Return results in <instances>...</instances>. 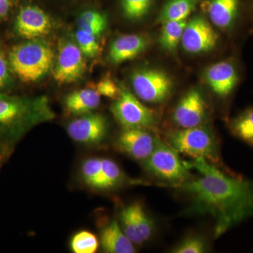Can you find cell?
Segmentation results:
<instances>
[{
    "mask_svg": "<svg viewBox=\"0 0 253 253\" xmlns=\"http://www.w3.org/2000/svg\"><path fill=\"white\" fill-rule=\"evenodd\" d=\"M199 178L175 186L189 196L187 212L214 221L215 239L253 217V180L224 172L203 158L191 164Z\"/></svg>",
    "mask_w": 253,
    "mask_h": 253,
    "instance_id": "6da1fadb",
    "label": "cell"
},
{
    "mask_svg": "<svg viewBox=\"0 0 253 253\" xmlns=\"http://www.w3.org/2000/svg\"><path fill=\"white\" fill-rule=\"evenodd\" d=\"M52 117L44 99L0 96V139L13 144L30 127Z\"/></svg>",
    "mask_w": 253,
    "mask_h": 253,
    "instance_id": "7a4b0ae2",
    "label": "cell"
},
{
    "mask_svg": "<svg viewBox=\"0 0 253 253\" xmlns=\"http://www.w3.org/2000/svg\"><path fill=\"white\" fill-rule=\"evenodd\" d=\"M167 144L179 154L208 162H219V146L214 133L207 126L184 128L170 131L166 136Z\"/></svg>",
    "mask_w": 253,
    "mask_h": 253,
    "instance_id": "3957f363",
    "label": "cell"
},
{
    "mask_svg": "<svg viewBox=\"0 0 253 253\" xmlns=\"http://www.w3.org/2000/svg\"><path fill=\"white\" fill-rule=\"evenodd\" d=\"M54 53L51 47L41 42L31 41L15 46L9 54L14 72L25 83L41 79L52 65Z\"/></svg>",
    "mask_w": 253,
    "mask_h": 253,
    "instance_id": "277c9868",
    "label": "cell"
},
{
    "mask_svg": "<svg viewBox=\"0 0 253 253\" xmlns=\"http://www.w3.org/2000/svg\"><path fill=\"white\" fill-rule=\"evenodd\" d=\"M179 153L167 143L158 139L152 154L144 161V166L151 175L175 187L193 179L191 164L181 159Z\"/></svg>",
    "mask_w": 253,
    "mask_h": 253,
    "instance_id": "5b68a950",
    "label": "cell"
},
{
    "mask_svg": "<svg viewBox=\"0 0 253 253\" xmlns=\"http://www.w3.org/2000/svg\"><path fill=\"white\" fill-rule=\"evenodd\" d=\"M121 89V95L111 107L118 122L124 129H148L154 127L157 121L154 111L144 106L126 87L123 86Z\"/></svg>",
    "mask_w": 253,
    "mask_h": 253,
    "instance_id": "8992f818",
    "label": "cell"
},
{
    "mask_svg": "<svg viewBox=\"0 0 253 253\" xmlns=\"http://www.w3.org/2000/svg\"><path fill=\"white\" fill-rule=\"evenodd\" d=\"M131 84L136 96L145 102L160 104L172 93L173 83L167 73L161 70H139L131 76Z\"/></svg>",
    "mask_w": 253,
    "mask_h": 253,
    "instance_id": "52a82bcc",
    "label": "cell"
},
{
    "mask_svg": "<svg viewBox=\"0 0 253 253\" xmlns=\"http://www.w3.org/2000/svg\"><path fill=\"white\" fill-rule=\"evenodd\" d=\"M119 221L123 231L134 245L149 241L156 229L154 219L139 202L123 208L120 211Z\"/></svg>",
    "mask_w": 253,
    "mask_h": 253,
    "instance_id": "ba28073f",
    "label": "cell"
},
{
    "mask_svg": "<svg viewBox=\"0 0 253 253\" xmlns=\"http://www.w3.org/2000/svg\"><path fill=\"white\" fill-rule=\"evenodd\" d=\"M218 40L219 36L212 26L204 18L198 16L187 21L181 42L186 52L198 54L214 49Z\"/></svg>",
    "mask_w": 253,
    "mask_h": 253,
    "instance_id": "9c48e42d",
    "label": "cell"
},
{
    "mask_svg": "<svg viewBox=\"0 0 253 253\" xmlns=\"http://www.w3.org/2000/svg\"><path fill=\"white\" fill-rule=\"evenodd\" d=\"M68 135L80 144L96 145L106 139L108 123L106 118L99 113H87L68 125Z\"/></svg>",
    "mask_w": 253,
    "mask_h": 253,
    "instance_id": "30bf717a",
    "label": "cell"
},
{
    "mask_svg": "<svg viewBox=\"0 0 253 253\" xmlns=\"http://www.w3.org/2000/svg\"><path fill=\"white\" fill-rule=\"evenodd\" d=\"M86 69V63L79 46L71 42L60 44L54 70L55 81L68 84L80 79Z\"/></svg>",
    "mask_w": 253,
    "mask_h": 253,
    "instance_id": "8fae6325",
    "label": "cell"
},
{
    "mask_svg": "<svg viewBox=\"0 0 253 253\" xmlns=\"http://www.w3.org/2000/svg\"><path fill=\"white\" fill-rule=\"evenodd\" d=\"M207 116V105L201 91L191 89L182 98L172 114V121L179 129L203 125Z\"/></svg>",
    "mask_w": 253,
    "mask_h": 253,
    "instance_id": "7c38bea8",
    "label": "cell"
},
{
    "mask_svg": "<svg viewBox=\"0 0 253 253\" xmlns=\"http://www.w3.org/2000/svg\"><path fill=\"white\" fill-rule=\"evenodd\" d=\"M158 138L147 129H124L118 136V149L129 157L144 162L152 154Z\"/></svg>",
    "mask_w": 253,
    "mask_h": 253,
    "instance_id": "4fadbf2b",
    "label": "cell"
},
{
    "mask_svg": "<svg viewBox=\"0 0 253 253\" xmlns=\"http://www.w3.org/2000/svg\"><path fill=\"white\" fill-rule=\"evenodd\" d=\"M206 78L213 92L225 99L237 87L239 71L234 61L226 60L211 65L206 71Z\"/></svg>",
    "mask_w": 253,
    "mask_h": 253,
    "instance_id": "5bb4252c",
    "label": "cell"
},
{
    "mask_svg": "<svg viewBox=\"0 0 253 253\" xmlns=\"http://www.w3.org/2000/svg\"><path fill=\"white\" fill-rule=\"evenodd\" d=\"M51 27L49 16L37 6H25L16 18V31L25 39L33 40L45 36L49 33Z\"/></svg>",
    "mask_w": 253,
    "mask_h": 253,
    "instance_id": "9a60e30c",
    "label": "cell"
},
{
    "mask_svg": "<svg viewBox=\"0 0 253 253\" xmlns=\"http://www.w3.org/2000/svg\"><path fill=\"white\" fill-rule=\"evenodd\" d=\"M147 41L140 35L131 34L120 37L110 48L109 58L119 64L136 58L146 49Z\"/></svg>",
    "mask_w": 253,
    "mask_h": 253,
    "instance_id": "2e32d148",
    "label": "cell"
},
{
    "mask_svg": "<svg viewBox=\"0 0 253 253\" xmlns=\"http://www.w3.org/2000/svg\"><path fill=\"white\" fill-rule=\"evenodd\" d=\"M241 0H211L207 11L211 22L223 30L231 29L239 18Z\"/></svg>",
    "mask_w": 253,
    "mask_h": 253,
    "instance_id": "e0dca14e",
    "label": "cell"
},
{
    "mask_svg": "<svg viewBox=\"0 0 253 253\" xmlns=\"http://www.w3.org/2000/svg\"><path fill=\"white\" fill-rule=\"evenodd\" d=\"M101 249L107 253H134V244L128 239L119 223L116 220L110 221L100 235Z\"/></svg>",
    "mask_w": 253,
    "mask_h": 253,
    "instance_id": "ac0fdd59",
    "label": "cell"
},
{
    "mask_svg": "<svg viewBox=\"0 0 253 253\" xmlns=\"http://www.w3.org/2000/svg\"><path fill=\"white\" fill-rule=\"evenodd\" d=\"M100 96L101 95L95 89H81L68 95L65 99V106L68 112L72 114H87L99 106Z\"/></svg>",
    "mask_w": 253,
    "mask_h": 253,
    "instance_id": "d6986e66",
    "label": "cell"
},
{
    "mask_svg": "<svg viewBox=\"0 0 253 253\" xmlns=\"http://www.w3.org/2000/svg\"><path fill=\"white\" fill-rule=\"evenodd\" d=\"M229 128L234 137L253 148V106L244 109L233 118Z\"/></svg>",
    "mask_w": 253,
    "mask_h": 253,
    "instance_id": "ffe728a7",
    "label": "cell"
},
{
    "mask_svg": "<svg viewBox=\"0 0 253 253\" xmlns=\"http://www.w3.org/2000/svg\"><path fill=\"white\" fill-rule=\"evenodd\" d=\"M198 0H169L158 18V22L187 20L196 9Z\"/></svg>",
    "mask_w": 253,
    "mask_h": 253,
    "instance_id": "44dd1931",
    "label": "cell"
},
{
    "mask_svg": "<svg viewBox=\"0 0 253 253\" xmlns=\"http://www.w3.org/2000/svg\"><path fill=\"white\" fill-rule=\"evenodd\" d=\"M187 21V20H182L163 23L160 43L163 49L169 52H175L180 43Z\"/></svg>",
    "mask_w": 253,
    "mask_h": 253,
    "instance_id": "7402d4cb",
    "label": "cell"
},
{
    "mask_svg": "<svg viewBox=\"0 0 253 253\" xmlns=\"http://www.w3.org/2000/svg\"><path fill=\"white\" fill-rule=\"evenodd\" d=\"M123 178L122 171L117 163L108 158H101V177L98 189H113L121 184Z\"/></svg>",
    "mask_w": 253,
    "mask_h": 253,
    "instance_id": "603a6c76",
    "label": "cell"
},
{
    "mask_svg": "<svg viewBox=\"0 0 253 253\" xmlns=\"http://www.w3.org/2000/svg\"><path fill=\"white\" fill-rule=\"evenodd\" d=\"M78 24L79 29L97 36L106 28V19L101 13L89 10L82 13L78 18Z\"/></svg>",
    "mask_w": 253,
    "mask_h": 253,
    "instance_id": "cb8c5ba5",
    "label": "cell"
},
{
    "mask_svg": "<svg viewBox=\"0 0 253 253\" xmlns=\"http://www.w3.org/2000/svg\"><path fill=\"white\" fill-rule=\"evenodd\" d=\"M98 247L97 238L89 231H80L71 239V249L75 253H94Z\"/></svg>",
    "mask_w": 253,
    "mask_h": 253,
    "instance_id": "d4e9b609",
    "label": "cell"
},
{
    "mask_svg": "<svg viewBox=\"0 0 253 253\" xmlns=\"http://www.w3.org/2000/svg\"><path fill=\"white\" fill-rule=\"evenodd\" d=\"M101 158H91L82 165L81 173L83 180L88 186L98 189L101 177Z\"/></svg>",
    "mask_w": 253,
    "mask_h": 253,
    "instance_id": "484cf974",
    "label": "cell"
},
{
    "mask_svg": "<svg viewBox=\"0 0 253 253\" xmlns=\"http://www.w3.org/2000/svg\"><path fill=\"white\" fill-rule=\"evenodd\" d=\"M208 244L203 236L190 235L181 240L170 250L173 253H203L207 252Z\"/></svg>",
    "mask_w": 253,
    "mask_h": 253,
    "instance_id": "4316f807",
    "label": "cell"
},
{
    "mask_svg": "<svg viewBox=\"0 0 253 253\" xmlns=\"http://www.w3.org/2000/svg\"><path fill=\"white\" fill-rule=\"evenodd\" d=\"M125 14L131 20L140 19L147 14L153 0H122Z\"/></svg>",
    "mask_w": 253,
    "mask_h": 253,
    "instance_id": "83f0119b",
    "label": "cell"
},
{
    "mask_svg": "<svg viewBox=\"0 0 253 253\" xmlns=\"http://www.w3.org/2000/svg\"><path fill=\"white\" fill-rule=\"evenodd\" d=\"M96 37L81 29L76 32V41L83 54L89 57H94L98 54L99 46L96 41Z\"/></svg>",
    "mask_w": 253,
    "mask_h": 253,
    "instance_id": "f1b7e54d",
    "label": "cell"
},
{
    "mask_svg": "<svg viewBox=\"0 0 253 253\" xmlns=\"http://www.w3.org/2000/svg\"><path fill=\"white\" fill-rule=\"evenodd\" d=\"M95 89L101 96L116 100L121 95V89L111 78L106 77L100 81L95 86Z\"/></svg>",
    "mask_w": 253,
    "mask_h": 253,
    "instance_id": "f546056e",
    "label": "cell"
},
{
    "mask_svg": "<svg viewBox=\"0 0 253 253\" xmlns=\"http://www.w3.org/2000/svg\"><path fill=\"white\" fill-rule=\"evenodd\" d=\"M9 78V71L7 61L4 55L0 51V89L7 84Z\"/></svg>",
    "mask_w": 253,
    "mask_h": 253,
    "instance_id": "4dcf8cb0",
    "label": "cell"
},
{
    "mask_svg": "<svg viewBox=\"0 0 253 253\" xmlns=\"http://www.w3.org/2000/svg\"><path fill=\"white\" fill-rule=\"evenodd\" d=\"M10 0H0V19L4 18L9 14Z\"/></svg>",
    "mask_w": 253,
    "mask_h": 253,
    "instance_id": "1f68e13d",
    "label": "cell"
},
{
    "mask_svg": "<svg viewBox=\"0 0 253 253\" xmlns=\"http://www.w3.org/2000/svg\"><path fill=\"white\" fill-rule=\"evenodd\" d=\"M0 167H1V159H0Z\"/></svg>",
    "mask_w": 253,
    "mask_h": 253,
    "instance_id": "d6a6232c",
    "label": "cell"
}]
</instances>
